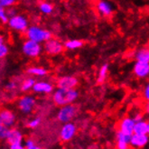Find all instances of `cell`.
<instances>
[{"mask_svg":"<svg viewBox=\"0 0 149 149\" xmlns=\"http://www.w3.org/2000/svg\"><path fill=\"white\" fill-rule=\"evenodd\" d=\"M79 98V91L76 89L64 90L57 89L52 93V100L58 107H63L68 104L74 103Z\"/></svg>","mask_w":149,"mask_h":149,"instance_id":"cell-1","label":"cell"},{"mask_svg":"<svg viewBox=\"0 0 149 149\" xmlns=\"http://www.w3.org/2000/svg\"><path fill=\"white\" fill-rule=\"evenodd\" d=\"M26 39H30L40 43H45L52 38V33L40 25H30L24 33Z\"/></svg>","mask_w":149,"mask_h":149,"instance_id":"cell-2","label":"cell"},{"mask_svg":"<svg viewBox=\"0 0 149 149\" xmlns=\"http://www.w3.org/2000/svg\"><path fill=\"white\" fill-rule=\"evenodd\" d=\"M78 111L79 109L75 104L72 103V104L65 105V106L60 107L56 114V118L62 124L72 122L78 115Z\"/></svg>","mask_w":149,"mask_h":149,"instance_id":"cell-3","label":"cell"},{"mask_svg":"<svg viewBox=\"0 0 149 149\" xmlns=\"http://www.w3.org/2000/svg\"><path fill=\"white\" fill-rule=\"evenodd\" d=\"M42 51L43 45H42V43L34 42L30 39L24 40L22 45V52L24 55L31 59L39 57Z\"/></svg>","mask_w":149,"mask_h":149,"instance_id":"cell-4","label":"cell"},{"mask_svg":"<svg viewBox=\"0 0 149 149\" xmlns=\"http://www.w3.org/2000/svg\"><path fill=\"white\" fill-rule=\"evenodd\" d=\"M7 24L11 30L17 33H25V31L30 26L27 17L21 14H17L10 17Z\"/></svg>","mask_w":149,"mask_h":149,"instance_id":"cell-5","label":"cell"},{"mask_svg":"<svg viewBox=\"0 0 149 149\" xmlns=\"http://www.w3.org/2000/svg\"><path fill=\"white\" fill-rule=\"evenodd\" d=\"M36 107V99L33 95L25 94L19 98L17 101V108L25 115L31 114Z\"/></svg>","mask_w":149,"mask_h":149,"instance_id":"cell-6","label":"cell"},{"mask_svg":"<svg viewBox=\"0 0 149 149\" xmlns=\"http://www.w3.org/2000/svg\"><path fill=\"white\" fill-rule=\"evenodd\" d=\"M64 43H63L60 40L57 38L52 37L48 41H46L43 43V52L46 54L51 56H55L59 55L64 51Z\"/></svg>","mask_w":149,"mask_h":149,"instance_id":"cell-7","label":"cell"},{"mask_svg":"<svg viewBox=\"0 0 149 149\" xmlns=\"http://www.w3.org/2000/svg\"><path fill=\"white\" fill-rule=\"evenodd\" d=\"M78 127L73 122H68L63 124L59 132V137L63 142H70L76 136Z\"/></svg>","mask_w":149,"mask_h":149,"instance_id":"cell-8","label":"cell"},{"mask_svg":"<svg viewBox=\"0 0 149 149\" xmlns=\"http://www.w3.org/2000/svg\"><path fill=\"white\" fill-rule=\"evenodd\" d=\"M78 84H79V80L75 76L72 75H65L63 77H60L56 81L57 88L64 89V90L75 89Z\"/></svg>","mask_w":149,"mask_h":149,"instance_id":"cell-9","label":"cell"},{"mask_svg":"<svg viewBox=\"0 0 149 149\" xmlns=\"http://www.w3.org/2000/svg\"><path fill=\"white\" fill-rule=\"evenodd\" d=\"M16 122V117L14 111L4 109L0 112V124L7 127H13Z\"/></svg>","mask_w":149,"mask_h":149,"instance_id":"cell-10","label":"cell"},{"mask_svg":"<svg viewBox=\"0 0 149 149\" xmlns=\"http://www.w3.org/2000/svg\"><path fill=\"white\" fill-rule=\"evenodd\" d=\"M136 121L132 117H125L119 121L118 129L122 133H124L127 136H132L134 134V127H135Z\"/></svg>","mask_w":149,"mask_h":149,"instance_id":"cell-11","label":"cell"},{"mask_svg":"<svg viewBox=\"0 0 149 149\" xmlns=\"http://www.w3.org/2000/svg\"><path fill=\"white\" fill-rule=\"evenodd\" d=\"M33 91L36 94L48 95L54 91V86L52 82L47 81H38L34 84Z\"/></svg>","mask_w":149,"mask_h":149,"instance_id":"cell-12","label":"cell"},{"mask_svg":"<svg viewBox=\"0 0 149 149\" xmlns=\"http://www.w3.org/2000/svg\"><path fill=\"white\" fill-rule=\"evenodd\" d=\"M149 144L148 135L133 134L130 136V146L134 149H142Z\"/></svg>","mask_w":149,"mask_h":149,"instance_id":"cell-13","label":"cell"},{"mask_svg":"<svg viewBox=\"0 0 149 149\" xmlns=\"http://www.w3.org/2000/svg\"><path fill=\"white\" fill-rule=\"evenodd\" d=\"M133 73L137 79H146L149 77V63L136 62L133 66Z\"/></svg>","mask_w":149,"mask_h":149,"instance_id":"cell-14","label":"cell"},{"mask_svg":"<svg viewBox=\"0 0 149 149\" xmlns=\"http://www.w3.org/2000/svg\"><path fill=\"white\" fill-rule=\"evenodd\" d=\"M96 9H97L98 13L100 15L104 17H109L112 15L114 7L112 4L107 1V0H100L96 4Z\"/></svg>","mask_w":149,"mask_h":149,"instance_id":"cell-15","label":"cell"},{"mask_svg":"<svg viewBox=\"0 0 149 149\" xmlns=\"http://www.w3.org/2000/svg\"><path fill=\"white\" fill-rule=\"evenodd\" d=\"M5 141L8 144V146L12 144H16V143H23L24 135L21 130L15 128V127H11L9 129V132H8V135Z\"/></svg>","mask_w":149,"mask_h":149,"instance_id":"cell-16","label":"cell"},{"mask_svg":"<svg viewBox=\"0 0 149 149\" xmlns=\"http://www.w3.org/2000/svg\"><path fill=\"white\" fill-rule=\"evenodd\" d=\"M130 136H127L118 130L116 133V148L117 149H129Z\"/></svg>","mask_w":149,"mask_h":149,"instance_id":"cell-17","label":"cell"},{"mask_svg":"<svg viewBox=\"0 0 149 149\" xmlns=\"http://www.w3.org/2000/svg\"><path fill=\"white\" fill-rule=\"evenodd\" d=\"M134 58L136 60V62L149 63V48L148 47L139 48L134 52Z\"/></svg>","mask_w":149,"mask_h":149,"instance_id":"cell-18","label":"cell"},{"mask_svg":"<svg viewBox=\"0 0 149 149\" xmlns=\"http://www.w3.org/2000/svg\"><path fill=\"white\" fill-rule=\"evenodd\" d=\"M26 73L30 76L36 77H45L48 74V71L43 67L40 66H30L26 69Z\"/></svg>","mask_w":149,"mask_h":149,"instance_id":"cell-19","label":"cell"},{"mask_svg":"<svg viewBox=\"0 0 149 149\" xmlns=\"http://www.w3.org/2000/svg\"><path fill=\"white\" fill-rule=\"evenodd\" d=\"M36 81L33 77H27L23 80V81L20 84V91L22 92H28L30 91H33V88L36 84Z\"/></svg>","mask_w":149,"mask_h":149,"instance_id":"cell-20","label":"cell"},{"mask_svg":"<svg viewBox=\"0 0 149 149\" xmlns=\"http://www.w3.org/2000/svg\"><path fill=\"white\" fill-rule=\"evenodd\" d=\"M148 123L146 120H142L139 122H136L134 127V133L139 135H147L148 132Z\"/></svg>","mask_w":149,"mask_h":149,"instance_id":"cell-21","label":"cell"},{"mask_svg":"<svg viewBox=\"0 0 149 149\" xmlns=\"http://www.w3.org/2000/svg\"><path fill=\"white\" fill-rule=\"evenodd\" d=\"M84 42L81 40H79V39H71V40H67L64 42V47L67 50H78L83 46Z\"/></svg>","mask_w":149,"mask_h":149,"instance_id":"cell-22","label":"cell"},{"mask_svg":"<svg viewBox=\"0 0 149 149\" xmlns=\"http://www.w3.org/2000/svg\"><path fill=\"white\" fill-rule=\"evenodd\" d=\"M109 74V64L105 63L100 66L99 70V73H98V79H97V82L101 84L105 81L107 80V77Z\"/></svg>","mask_w":149,"mask_h":149,"instance_id":"cell-23","label":"cell"},{"mask_svg":"<svg viewBox=\"0 0 149 149\" xmlns=\"http://www.w3.org/2000/svg\"><path fill=\"white\" fill-rule=\"evenodd\" d=\"M38 8H39L40 12L42 13L43 15H51L52 12H54V6L46 1L41 2L38 6Z\"/></svg>","mask_w":149,"mask_h":149,"instance_id":"cell-24","label":"cell"},{"mask_svg":"<svg viewBox=\"0 0 149 149\" xmlns=\"http://www.w3.org/2000/svg\"><path fill=\"white\" fill-rule=\"evenodd\" d=\"M42 123V119L41 118L39 117H36V118H32L31 120H29L27 122V124H26V126H27L28 128H31V129H36Z\"/></svg>","mask_w":149,"mask_h":149,"instance_id":"cell-25","label":"cell"},{"mask_svg":"<svg viewBox=\"0 0 149 149\" xmlns=\"http://www.w3.org/2000/svg\"><path fill=\"white\" fill-rule=\"evenodd\" d=\"M24 144L26 149H43L42 146L36 145V141H34V140L32 139V138H27L24 141Z\"/></svg>","mask_w":149,"mask_h":149,"instance_id":"cell-26","label":"cell"},{"mask_svg":"<svg viewBox=\"0 0 149 149\" xmlns=\"http://www.w3.org/2000/svg\"><path fill=\"white\" fill-rule=\"evenodd\" d=\"M18 86H19L18 83H17L15 81H10L6 84L5 89L8 92H13L17 89V88H18Z\"/></svg>","mask_w":149,"mask_h":149,"instance_id":"cell-27","label":"cell"},{"mask_svg":"<svg viewBox=\"0 0 149 149\" xmlns=\"http://www.w3.org/2000/svg\"><path fill=\"white\" fill-rule=\"evenodd\" d=\"M10 17L8 16L7 13H6V9L4 7H0V20H1V23L3 24H7L8 21H9Z\"/></svg>","mask_w":149,"mask_h":149,"instance_id":"cell-28","label":"cell"},{"mask_svg":"<svg viewBox=\"0 0 149 149\" xmlns=\"http://www.w3.org/2000/svg\"><path fill=\"white\" fill-rule=\"evenodd\" d=\"M8 52H9V48H8L6 43L5 42L0 43V58L1 59L5 58L8 54Z\"/></svg>","mask_w":149,"mask_h":149,"instance_id":"cell-29","label":"cell"},{"mask_svg":"<svg viewBox=\"0 0 149 149\" xmlns=\"http://www.w3.org/2000/svg\"><path fill=\"white\" fill-rule=\"evenodd\" d=\"M17 0H0V6L4 8H8L14 6Z\"/></svg>","mask_w":149,"mask_h":149,"instance_id":"cell-30","label":"cell"},{"mask_svg":"<svg viewBox=\"0 0 149 149\" xmlns=\"http://www.w3.org/2000/svg\"><path fill=\"white\" fill-rule=\"evenodd\" d=\"M9 129L10 127H5V126H0V138L2 140H6L7 135H8V132H9Z\"/></svg>","mask_w":149,"mask_h":149,"instance_id":"cell-31","label":"cell"},{"mask_svg":"<svg viewBox=\"0 0 149 149\" xmlns=\"http://www.w3.org/2000/svg\"><path fill=\"white\" fill-rule=\"evenodd\" d=\"M142 95H143V98L146 101H149V81L145 85Z\"/></svg>","mask_w":149,"mask_h":149,"instance_id":"cell-32","label":"cell"},{"mask_svg":"<svg viewBox=\"0 0 149 149\" xmlns=\"http://www.w3.org/2000/svg\"><path fill=\"white\" fill-rule=\"evenodd\" d=\"M132 118H134V120H135L136 122H139V121L145 120V118H144V114H143L142 112H139V111L135 112V114L133 115Z\"/></svg>","mask_w":149,"mask_h":149,"instance_id":"cell-33","label":"cell"},{"mask_svg":"<svg viewBox=\"0 0 149 149\" xmlns=\"http://www.w3.org/2000/svg\"><path fill=\"white\" fill-rule=\"evenodd\" d=\"M6 13H7V15L9 17H12V16L18 14V13H17V9L15 6L8 7V8H6Z\"/></svg>","mask_w":149,"mask_h":149,"instance_id":"cell-34","label":"cell"},{"mask_svg":"<svg viewBox=\"0 0 149 149\" xmlns=\"http://www.w3.org/2000/svg\"><path fill=\"white\" fill-rule=\"evenodd\" d=\"M9 149H26V147L23 143H16L9 145Z\"/></svg>","mask_w":149,"mask_h":149,"instance_id":"cell-35","label":"cell"},{"mask_svg":"<svg viewBox=\"0 0 149 149\" xmlns=\"http://www.w3.org/2000/svg\"><path fill=\"white\" fill-rule=\"evenodd\" d=\"M144 111L146 114L149 116V101H146L145 105H144Z\"/></svg>","mask_w":149,"mask_h":149,"instance_id":"cell-36","label":"cell"},{"mask_svg":"<svg viewBox=\"0 0 149 149\" xmlns=\"http://www.w3.org/2000/svg\"><path fill=\"white\" fill-rule=\"evenodd\" d=\"M149 122V121H148ZM147 135L149 136V123H148V132H147Z\"/></svg>","mask_w":149,"mask_h":149,"instance_id":"cell-37","label":"cell"},{"mask_svg":"<svg viewBox=\"0 0 149 149\" xmlns=\"http://www.w3.org/2000/svg\"><path fill=\"white\" fill-rule=\"evenodd\" d=\"M147 47H148V48H149V42H148V46H147Z\"/></svg>","mask_w":149,"mask_h":149,"instance_id":"cell-38","label":"cell"}]
</instances>
